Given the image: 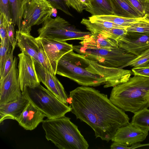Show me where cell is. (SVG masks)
Listing matches in <instances>:
<instances>
[{"label":"cell","instance_id":"cell-13","mask_svg":"<svg viewBox=\"0 0 149 149\" xmlns=\"http://www.w3.org/2000/svg\"><path fill=\"white\" fill-rule=\"evenodd\" d=\"M149 130L137 127L131 122L119 128L111 140L125 144L128 146L144 141Z\"/></svg>","mask_w":149,"mask_h":149},{"label":"cell","instance_id":"cell-29","mask_svg":"<svg viewBox=\"0 0 149 149\" xmlns=\"http://www.w3.org/2000/svg\"><path fill=\"white\" fill-rule=\"evenodd\" d=\"M127 32L126 29L114 28L107 29L98 34L105 37L117 40L119 38L125 35Z\"/></svg>","mask_w":149,"mask_h":149},{"label":"cell","instance_id":"cell-39","mask_svg":"<svg viewBox=\"0 0 149 149\" xmlns=\"http://www.w3.org/2000/svg\"><path fill=\"white\" fill-rule=\"evenodd\" d=\"M149 7L148 9V11H147V13H146V14H149Z\"/></svg>","mask_w":149,"mask_h":149},{"label":"cell","instance_id":"cell-6","mask_svg":"<svg viewBox=\"0 0 149 149\" xmlns=\"http://www.w3.org/2000/svg\"><path fill=\"white\" fill-rule=\"evenodd\" d=\"M73 50L105 66L120 68H123L125 65L137 56L119 47H100L80 44L73 45Z\"/></svg>","mask_w":149,"mask_h":149},{"label":"cell","instance_id":"cell-10","mask_svg":"<svg viewBox=\"0 0 149 149\" xmlns=\"http://www.w3.org/2000/svg\"><path fill=\"white\" fill-rule=\"evenodd\" d=\"M18 56L19 79L22 92L26 87L33 88L40 84L34 59L24 52H21Z\"/></svg>","mask_w":149,"mask_h":149},{"label":"cell","instance_id":"cell-22","mask_svg":"<svg viewBox=\"0 0 149 149\" xmlns=\"http://www.w3.org/2000/svg\"><path fill=\"white\" fill-rule=\"evenodd\" d=\"M90 13L93 16L113 15V10L108 0H93L91 3Z\"/></svg>","mask_w":149,"mask_h":149},{"label":"cell","instance_id":"cell-9","mask_svg":"<svg viewBox=\"0 0 149 149\" xmlns=\"http://www.w3.org/2000/svg\"><path fill=\"white\" fill-rule=\"evenodd\" d=\"M17 63V58L15 57L9 72L3 78L0 80V104L15 101L22 96Z\"/></svg>","mask_w":149,"mask_h":149},{"label":"cell","instance_id":"cell-1","mask_svg":"<svg viewBox=\"0 0 149 149\" xmlns=\"http://www.w3.org/2000/svg\"><path fill=\"white\" fill-rule=\"evenodd\" d=\"M70 96L72 98L71 111L92 128L96 138L108 142L119 128L130 123L125 111L93 88L78 87L70 92Z\"/></svg>","mask_w":149,"mask_h":149},{"label":"cell","instance_id":"cell-3","mask_svg":"<svg viewBox=\"0 0 149 149\" xmlns=\"http://www.w3.org/2000/svg\"><path fill=\"white\" fill-rule=\"evenodd\" d=\"M70 119L65 116L44 120L46 138L59 149H87V142Z\"/></svg>","mask_w":149,"mask_h":149},{"label":"cell","instance_id":"cell-26","mask_svg":"<svg viewBox=\"0 0 149 149\" xmlns=\"http://www.w3.org/2000/svg\"><path fill=\"white\" fill-rule=\"evenodd\" d=\"M149 63V48L142 52L140 55L130 61L123 68L130 66L133 67L142 66Z\"/></svg>","mask_w":149,"mask_h":149},{"label":"cell","instance_id":"cell-16","mask_svg":"<svg viewBox=\"0 0 149 149\" xmlns=\"http://www.w3.org/2000/svg\"><path fill=\"white\" fill-rule=\"evenodd\" d=\"M29 102L23 95L15 101L0 104V123L6 119L18 118Z\"/></svg>","mask_w":149,"mask_h":149},{"label":"cell","instance_id":"cell-31","mask_svg":"<svg viewBox=\"0 0 149 149\" xmlns=\"http://www.w3.org/2000/svg\"><path fill=\"white\" fill-rule=\"evenodd\" d=\"M49 2L54 8L59 10L66 15L71 17L72 15L70 12L68 7L64 0H46Z\"/></svg>","mask_w":149,"mask_h":149},{"label":"cell","instance_id":"cell-32","mask_svg":"<svg viewBox=\"0 0 149 149\" xmlns=\"http://www.w3.org/2000/svg\"><path fill=\"white\" fill-rule=\"evenodd\" d=\"M0 13L4 16L8 22H13L11 17L9 0H0Z\"/></svg>","mask_w":149,"mask_h":149},{"label":"cell","instance_id":"cell-17","mask_svg":"<svg viewBox=\"0 0 149 149\" xmlns=\"http://www.w3.org/2000/svg\"><path fill=\"white\" fill-rule=\"evenodd\" d=\"M15 37L17 44L21 52H26L40 64L38 56V46L36 38L31 36L30 33L18 30L16 31Z\"/></svg>","mask_w":149,"mask_h":149},{"label":"cell","instance_id":"cell-12","mask_svg":"<svg viewBox=\"0 0 149 149\" xmlns=\"http://www.w3.org/2000/svg\"><path fill=\"white\" fill-rule=\"evenodd\" d=\"M119 47L136 56L149 48V34L127 32L117 40Z\"/></svg>","mask_w":149,"mask_h":149},{"label":"cell","instance_id":"cell-21","mask_svg":"<svg viewBox=\"0 0 149 149\" xmlns=\"http://www.w3.org/2000/svg\"><path fill=\"white\" fill-rule=\"evenodd\" d=\"M93 16L97 19L108 21L126 28L141 20L144 18V17L138 18H129L114 15Z\"/></svg>","mask_w":149,"mask_h":149},{"label":"cell","instance_id":"cell-30","mask_svg":"<svg viewBox=\"0 0 149 149\" xmlns=\"http://www.w3.org/2000/svg\"><path fill=\"white\" fill-rule=\"evenodd\" d=\"M126 0L144 17L149 7V0Z\"/></svg>","mask_w":149,"mask_h":149},{"label":"cell","instance_id":"cell-15","mask_svg":"<svg viewBox=\"0 0 149 149\" xmlns=\"http://www.w3.org/2000/svg\"><path fill=\"white\" fill-rule=\"evenodd\" d=\"M45 115L29 102L20 116L16 119L25 130H32L44 121Z\"/></svg>","mask_w":149,"mask_h":149},{"label":"cell","instance_id":"cell-5","mask_svg":"<svg viewBox=\"0 0 149 149\" xmlns=\"http://www.w3.org/2000/svg\"><path fill=\"white\" fill-rule=\"evenodd\" d=\"M22 94L47 119H55L65 116L71 110L70 106L63 103L40 84L33 88L25 87Z\"/></svg>","mask_w":149,"mask_h":149},{"label":"cell","instance_id":"cell-4","mask_svg":"<svg viewBox=\"0 0 149 149\" xmlns=\"http://www.w3.org/2000/svg\"><path fill=\"white\" fill-rule=\"evenodd\" d=\"M56 74L68 78L82 86H97L106 82L103 77L87 70L82 55L73 50L65 54L59 59Z\"/></svg>","mask_w":149,"mask_h":149},{"label":"cell","instance_id":"cell-8","mask_svg":"<svg viewBox=\"0 0 149 149\" xmlns=\"http://www.w3.org/2000/svg\"><path fill=\"white\" fill-rule=\"evenodd\" d=\"M54 9L46 0H29L24 10L19 30L30 33L32 27L42 24L48 16L52 15Z\"/></svg>","mask_w":149,"mask_h":149},{"label":"cell","instance_id":"cell-33","mask_svg":"<svg viewBox=\"0 0 149 149\" xmlns=\"http://www.w3.org/2000/svg\"><path fill=\"white\" fill-rule=\"evenodd\" d=\"M14 25L13 22H8L7 26L8 38L10 44L12 49H15L17 44V40L15 34Z\"/></svg>","mask_w":149,"mask_h":149},{"label":"cell","instance_id":"cell-25","mask_svg":"<svg viewBox=\"0 0 149 149\" xmlns=\"http://www.w3.org/2000/svg\"><path fill=\"white\" fill-rule=\"evenodd\" d=\"M93 0H68L65 1L69 8L70 7L81 13L85 10L90 13L92 9V2Z\"/></svg>","mask_w":149,"mask_h":149},{"label":"cell","instance_id":"cell-35","mask_svg":"<svg viewBox=\"0 0 149 149\" xmlns=\"http://www.w3.org/2000/svg\"><path fill=\"white\" fill-rule=\"evenodd\" d=\"M132 71L134 75L149 77V65L133 67Z\"/></svg>","mask_w":149,"mask_h":149},{"label":"cell","instance_id":"cell-34","mask_svg":"<svg viewBox=\"0 0 149 149\" xmlns=\"http://www.w3.org/2000/svg\"><path fill=\"white\" fill-rule=\"evenodd\" d=\"M8 22L4 16L0 14V36L1 41L4 42L8 38L7 26Z\"/></svg>","mask_w":149,"mask_h":149},{"label":"cell","instance_id":"cell-28","mask_svg":"<svg viewBox=\"0 0 149 149\" xmlns=\"http://www.w3.org/2000/svg\"><path fill=\"white\" fill-rule=\"evenodd\" d=\"M126 29L128 32L149 34V22L144 17L142 19L127 27Z\"/></svg>","mask_w":149,"mask_h":149},{"label":"cell","instance_id":"cell-19","mask_svg":"<svg viewBox=\"0 0 149 149\" xmlns=\"http://www.w3.org/2000/svg\"><path fill=\"white\" fill-rule=\"evenodd\" d=\"M79 43L85 46L109 48L119 47L116 40L95 33H93L89 37L81 41Z\"/></svg>","mask_w":149,"mask_h":149},{"label":"cell","instance_id":"cell-38","mask_svg":"<svg viewBox=\"0 0 149 149\" xmlns=\"http://www.w3.org/2000/svg\"><path fill=\"white\" fill-rule=\"evenodd\" d=\"M72 98L70 96H69V97H68L67 100V102L68 103H69L70 104H71L72 102Z\"/></svg>","mask_w":149,"mask_h":149},{"label":"cell","instance_id":"cell-23","mask_svg":"<svg viewBox=\"0 0 149 149\" xmlns=\"http://www.w3.org/2000/svg\"><path fill=\"white\" fill-rule=\"evenodd\" d=\"M134 114L131 123L137 127L149 130V109L144 108Z\"/></svg>","mask_w":149,"mask_h":149},{"label":"cell","instance_id":"cell-18","mask_svg":"<svg viewBox=\"0 0 149 149\" xmlns=\"http://www.w3.org/2000/svg\"><path fill=\"white\" fill-rule=\"evenodd\" d=\"M113 15L122 17L138 18L143 17L135 8L126 0H108Z\"/></svg>","mask_w":149,"mask_h":149},{"label":"cell","instance_id":"cell-2","mask_svg":"<svg viewBox=\"0 0 149 149\" xmlns=\"http://www.w3.org/2000/svg\"><path fill=\"white\" fill-rule=\"evenodd\" d=\"M109 99L115 105L134 113L149 107V77L135 75L112 88Z\"/></svg>","mask_w":149,"mask_h":149},{"label":"cell","instance_id":"cell-14","mask_svg":"<svg viewBox=\"0 0 149 149\" xmlns=\"http://www.w3.org/2000/svg\"><path fill=\"white\" fill-rule=\"evenodd\" d=\"M35 65L38 77L47 89L63 103L68 105V97L64 88L56 75L35 61Z\"/></svg>","mask_w":149,"mask_h":149},{"label":"cell","instance_id":"cell-36","mask_svg":"<svg viewBox=\"0 0 149 149\" xmlns=\"http://www.w3.org/2000/svg\"><path fill=\"white\" fill-rule=\"evenodd\" d=\"M14 49H12L10 54L6 61L3 75L0 80L3 78L7 74L12 67L14 60L13 54Z\"/></svg>","mask_w":149,"mask_h":149},{"label":"cell","instance_id":"cell-7","mask_svg":"<svg viewBox=\"0 0 149 149\" xmlns=\"http://www.w3.org/2000/svg\"><path fill=\"white\" fill-rule=\"evenodd\" d=\"M49 15L42 23L37 31L38 37L51 39L59 41L77 40L81 41L91 36L90 31H82L61 17L55 18Z\"/></svg>","mask_w":149,"mask_h":149},{"label":"cell","instance_id":"cell-40","mask_svg":"<svg viewBox=\"0 0 149 149\" xmlns=\"http://www.w3.org/2000/svg\"><path fill=\"white\" fill-rule=\"evenodd\" d=\"M148 64L149 65V63Z\"/></svg>","mask_w":149,"mask_h":149},{"label":"cell","instance_id":"cell-27","mask_svg":"<svg viewBox=\"0 0 149 149\" xmlns=\"http://www.w3.org/2000/svg\"><path fill=\"white\" fill-rule=\"evenodd\" d=\"M36 39L38 46V56L40 64L46 69L48 70L52 74H54L51 64L45 52L41 42L38 37L36 38Z\"/></svg>","mask_w":149,"mask_h":149},{"label":"cell","instance_id":"cell-20","mask_svg":"<svg viewBox=\"0 0 149 149\" xmlns=\"http://www.w3.org/2000/svg\"><path fill=\"white\" fill-rule=\"evenodd\" d=\"M29 0H9L11 17L14 26L19 30L26 6Z\"/></svg>","mask_w":149,"mask_h":149},{"label":"cell","instance_id":"cell-37","mask_svg":"<svg viewBox=\"0 0 149 149\" xmlns=\"http://www.w3.org/2000/svg\"><path fill=\"white\" fill-rule=\"evenodd\" d=\"M110 146L111 149H130V147L126 145L116 142H113Z\"/></svg>","mask_w":149,"mask_h":149},{"label":"cell","instance_id":"cell-11","mask_svg":"<svg viewBox=\"0 0 149 149\" xmlns=\"http://www.w3.org/2000/svg\"><path fill=\"white\" fill-rule=\"evenodd\" d=\"M51 64L54 74H56L58 62L64 54L73 50V45L66 41L38 37Z\"/></svg>","mask_w":149,"mask_h":149},{"label":"cell","instance_id":"cell-24","mask_svg":"<svg viewBox=\"0 0 149 149\" xmlns=\"http://www.w3.org/2000/svg\"><path fill=\"white\" fill-rule=\"evenodd\" d=\"M8 38L4 42L1 41L0 49V79L2 76L6 61L12 50Z\"/></svg>","mask_w":149,"mask_h":149}]
</instances>
